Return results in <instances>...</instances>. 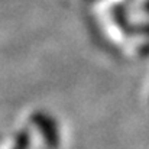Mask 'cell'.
I'll return each instance as SVG.
<instances>
[{"label": "cell", "mask_w": 149, "mask_h": 149, "mask_svg": "<svg viewBox=\"0 0 149 149\" xmlns=\"http://www.w3.org/2000/svg\"><path fill=\"white\" fill-rule=\"evenodd\" d=\"M33 122L36 123L38 129L44 133V136L47 139V143L49 146H56L58 145V132H56V127L54 126V122L48 116L41 114V113L33 116Z\"/></svg>", "instance_id": "1"}]
</instances>
